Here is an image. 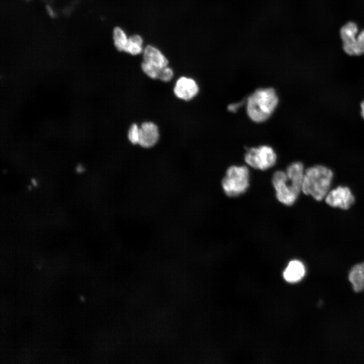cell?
Wrapping results in <instances>:
<instances>
[{"label":"cell","mask_w":364,"mask_h":364,"mask_svg":"<svg viewBox=\"0 0 364 364\" xmlns=\"http://www.w3.org/2000/svg\"><path fill=\"white\" fill-rule=\"evenodd\" d=\"M244 160L247 165L256 170L264 171L276 163L277 155L274 149L268 145H261L247 149Z\"/></svg>","instance_id":"obj_4"},{"label":"cell","mask_w":364,"mask_h":364,"mask_svg":"<svg viewBox=\"0 0 364 364\" xmlns=\"http://www.w3.org/2000/svg\"><path fill=\"white\" fill-rule=\"evenodd\" d=\"M174 76V72L171 68L167 66L162 68L158 79L165 82L171 80Z\"/></svg>","instance_id":"obj_19"},{"label":"cell","mask_w":364,"mask_h":364,"mask_svg":"<svg viewBox=\"0 0 364 364\" xmlns=\"http://www.w3.org/2000/svg\"><path fill=\"white\" fill-rule=\"evenodd\" d=\"M160 137L158 126L152 121H145L140 126L139 145L144 148L154 147Z\"/></svg>","instance_id":"obj_9"},{"label":"cell","mask_w":364,"mask_h":364,"mask_svg":"<svg viewBox=\"0 0 364 364\" xmlns=\"http://www.w3.org/2000/svg\"><path fill=\"white\" fill-rule=\"evenodd\" d=\"M142 71L149 78L157 79L162 68L156 67L148 63L143 61L141 63Z\"/></svg>","instance_id":"obj_16"},{"label":"cell","mask_w":364,"mask_h":364,"mask_svg":"<svg viewBox=\"0 0 364 364\" xmlns=\"http://www.w3.org/2000/svg\"><path fill=\"white\" fill-rule=\"evenodd\" d=\"M143 37L138 34L129 36L128 42L124 52L132 56H137L143 53L144 47Z\"/></svg>","instance_id":"obj_14"},{"label":"cell","mask_w":364,"mask_h":364,"mask_svg":"<svg viewBox=\"0 0 364 364\" xmlns=\"http://www.w3.org/2000/svg\"><path fill=\"white\" fill-rule=\"evenodd\" d=\"M305 273V268L302 262L298 260L290 261L283 272L285 280L289 283H296L301 280Z\"/></svg>","instance_id":"obj_12"},{"label":"cell","mask_w":364,"mask_h":364,"mask_svg":"<svg viewBox=\"0 0 364 364\" xmlns=\"http://www.w3.org/2000/svg\"><path fill=\"white\" fill-rule=\"evenodd\" d=\"M360 115L363 119L364 120V100L360 103Z\"/></svg>","instance_id":"obj_21"},{"label":"cell","mask_w":364,"mask_h":364,"mask_svg":"<svg viewBox=\"0 0 364 364\" xmlns=\"http://www.w3.org/2000/svg\"><path fill=\"white\" fill-rule=\"evenodd\" d=\"M304 172L303 164L299 161L290 163L285 170L287 177L291 180L294 187L300 193L302 192Z\"/></svg>","instance_id":"obj_11"},{"label":"cell","mask_w":364,"mask_h":364,"mask_svg":"<svg viewBox=\"0 0 364 364\" xmlns=\"http://www.w3.org/2000/svg\"><path fill=\"white\" fill-rule=\"evenodd\" d=\"M140 137V126L136 123H132L127 132V139L132 145H138Z\"/></svg>","instance_id":"obj_17"},{"label":"cell","mask_w":364,"mask_h":364,"mask_svg":"<svg viewBox=\"0 0 364 364\" xmlns=\"http://www.w3.org/2000/svg\"><path fill=\"white\" fill-rule=\"evenodd\" d=\"M324 200L329 206L342 210L348 209L355 202L354 196L350 189L341 186L330 190Z\"/></svg>","instance_id":"obj_6"},{"label":"cell","mask_w":364,"mask_h":364,"mask_svg":"<svg viewBox=\"0 0 364 364\" xmlns=\"http://www.w3.org/2000/svg\"><path fill=\"white\" fill-rule=\"evenodd\" d=\"M364 54V29L358 32L355 46V56Z\"/></svg>","instance_id":"obj_18"},{"label":"cell","mask_w":364,"mask_h":364,"mask_svg":"<svg viewBox=\"0 0 364 364\" xmlns=\"http://www.w3.org/2000/svg\"><path fill=\"white\" fill-rule=\"evenodd\" d=\"M334 173L332 169L323 165H316L305 169L302 192L314 200H324L330 190Z\"/></svg>","instance_id":"obj_2"},{"label":"cell","mask_w":364,"mask_h":364,"mask_svg":"<svg viewBox=\"0 0 364 364\" xmlns=\"http://www.w3.org/2000/svg\"><path fill=\"white\" fill-rule=\"evenodd\" d=\"M271 181L278 201L288 206L293 205L300 193L288 179L285 171H276L272 174Z\"/></svg>","instance_id":"obj_5"},{"label":"cell","mask_w":364,"mask_h":364,"mask_svg":"<svg viewBox=\"0 0 364 364\" xmlns=\"http://www.w3.org/2000/svg\"><path fill=\"white\" fill-rule=\"evenodd\" d=\"M199 87L195 79L187 76L180 77L173 87L175 96L179 100L190 101L199 93Z\"/></svg>","instance_id":"obj_7"},{"label":"cell","mask_w":364,"mask_h":364,"mask_svg":"<svg viewBox=\"0 0 364 364\" xmlns=\"http://www.w3.org/2000/svg\"><path fill=\"white\" fill-rule=\"evenodd\" d=\"M348 278L355 292L364 290V262L353 266L349 272Z\"/></svg>","instance_id":"obj_13"},{"label":"cell","mask_w":364,"mask_h":364,"mask_svg":"<svg viewBox=\"0 0 364 364\" xmlns=\"http://www.w3.org/2000/svg\"><path fill=\"white\" fill-rule=\"evenodd\" d=\"M113 39L116 49L118 51L124 52L129 39L125 31L120 27H115L113 31Z\"/></svg>","instance_id":"obj_15"},{"label":"cell","mask_w":364,"mask_h":364,"mask_svg":"<svg viewBox=\"0 0 364 364\" xmlns=\"http://www.w3.org/2000/svg\"><path fill=\"white\" fill-rule=\"evenodd\" d=\"M358 27L354 22H348L340 29V35L345 53L349 56H354L355 46Z\"/></svg>","instance_id":"obj_8"},{"label":"cell","mask_w":364,"mask_h":364,"mask_svg":"<svg viewBox=\"0 0 364 364\" xmlns=\"http://www.w3.org/2000/svg\"><path fill=\"white\" fill-rule=\"evenodd\" d=\"M143 61L156 67L162 68L168 66L169 61L162 52L156 46L148 44L144 47Z\"/></svg>","instance_id":"obj_10"},{"label":"cell","mask_w":364,"mask_h":364,"mask_svg":"<svg viewBox=\"0 0 364 364\" xmlns=\"http://www.w3.org/2000/svg\"><path fill=\"white\" fill-rule=\"evenodd\" d=\"M224 193L233 198L244 194L250 186V171L246 165H231L221 180Z\"/></svg>","instance_id":"obj_3"},{"label":"cell","mask_w":364,"mask_h":364,"mask_svg":"<svg viewBox=\"0 0 364 364\" xmlns=\"http://www.w3.org/2000/svg\"><path fill=\"white\" fill-rule=\"evenodd\" d=\"M244 103V101L234 103L229 105L227 109L230 112L235 113L243 105Z\"/></svg>","instance_id":"obj_20"},{"label":"cell","mask_w":364,"mask_h":364,"mask_svg":"<svg viewBox=\"0 0 364 364\" xmlns=\"http://www.w3.org/2000/svg\"><path fill=\"white\" fill-rule=\"evenodd\" d=\"M278 103L279 97L274 88L271 87L259 88L248 97L246 113L252 121L261 123L271 116Z\"/></svg>","instance_id":"obj_1"},{"label":"cell","mask_w":364,"mask_h":364,"mask_svg":"<svg viewBox=\"0 0 364 364\" xmlns=\"http://www.w3.org/2000/svg\"><path fill=\"white\" fill-rule=\"evenodd\" d=\"M48 12H49V14H50L51 15H53V12H52L53 10H52V9L49 7L48 8Z\"/></svg>","instance_id":"obj_22"}]
</instances>
